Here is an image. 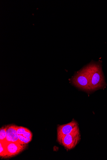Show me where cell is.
Wrapping results in <instances>:
<instances>
[{
  "label": "cell",
  "mask_w": 107,
  "mask_h": 160,
  "mask_svg": "<svg viewBox=\"0 0 107 160\" xmlns=\"http://www.w3.org/2000/svg\"><path fill=\"white\" fill-rule=\"evenodd\" d=\"M71 81L78 88L88 92H92L86 67L77 72Z\"/></svg>",
  "instance_id": "7a4b0ae2"
},
{
  "label": "cell",
  "mask_w": 107,
  "mask_h": 160,
  "mask_svg": "<svg viewBox=\"0 0 107 160\" xmlns=\"http://www.w3.org/2000/svg\"><path fill=\"white\" fill-rule=\"evenodd\" d=\"M2 142L4 143L6 148L5 158H10L18 155L23 151L27 146V144L19 142Z\"/></svg>",
  "instance_id": "277c9868"
},
{
  "label": "cell",
  "mask_w": 107,
  "mask_h": 160,
  "mask_svg": "<svg viewBox=\"0 0 107 160\" xmlns=\"http://www.w3.org/2000/svg\"><path fill=\"white\" fill-rule=\"evenodd\" d=\"M78 123L74 120L67 124L59 125L57 128V138L79 131Z\"/></svg>",
  "instance_id": "5b68a950"
},
{
  "label": "cell",
  "mask_w": 107,
  "mask_h": 160,
  "mask_svg": "<svg viewBox=\"0 0 107 160\" xmlns=\"http://www.w3.org/2000/svg\"><path fill=\"white\" fill-rule=\"evenodd\" d=\"M80 131L57 138L58 142L66 149L70 150L74 148L80 140Z\"/></svg>",
  "instance_id": "3957f363"
},
{
  "label": "cell",
  "mask_w": 107,
  "mask_h": 160,
  "mask_svg": "<svg viewBox=\"0 0 107 160\" xmlns=\"http://www.w3.org/2000/svg\"><path fill=\"white\" fill-rule=\"evenodd\" d=\"M20 142L23 144H27L32 140L33 137L25 138L22 135H19Z\"/></svg>",
  "instance_id": "9c48e42d"
},
{
  "label": "cell",
  "mask_w": 107,
  "mask_h": 160,
  "mask_svg": "<svg viewBox=\"0 0 107 160\" xmlns=\"http://www.w3.org/2000/svg\"><path fill=\"white\" fill-rule=\"evenodd\" d=\"M17 129L18 134L22 135L28 129L24 127L17 126Z\"/></svg>",
  "instance_id": "30bf717a"
},
{
  "label": "cell",
  "mask_w": 107,
  "mask_h": 160,
  "mask_svg": "<svg viewBox=\"0 0 107 160\" xmlns=\"http://www.w3.org/2000/svg\"><path fill=\"white\" fill-rule=\"evenodd\" d=\"M17 126L9 125L7 126V136L5 140L8 142H19V135L17 132Z\"/></svg>",
  "instance_id": "8992f818"
},
{
  "label": "cell",
  "mask_w": 107,
  "mask_h": 160,
  "mask_svg": "<svg viewBox=\"0 0 107 160\" xmlns=\"http://www.w3.org/2000/svg\"><path fill=\"white\" fill-rule=\"evenodd\" d=\"M7 126L2 128L0 129V141H4L7 136Z\"/></svg>",
  "instance_id": "52a82bcc"
},
{
  "label": "cell",
  "mask_w": 107,
  "mask_h": 160,
  "mask_svg": "<svg viewBox=\"0 0 107 160\" xmlns=\"http://www.w3.org/2000/svg\"><path fill=\"white\" fill-rule=\"evenodd\" d=\"M91 91L103 88L105 85L101 63L92 62L86 67Z\"/></svg>",
  "instance_id": "6da1fadb"
},
{
  "label": "cell",
  "mask_w": 107,
  "mask_h": 160,
  "mask_svg": "<svg viewBox=\"0 0 107 160\" xmlns=\"http://www.w3.org/2000/svg\"><path fill=\"white\" fill-rule=\"evenodd\" d=\"M0 157L2 158H5L6 157V150L4 143L0 142Z\"/></svg>",
  "instance_id": "ba28073f"
}]
</instances>
